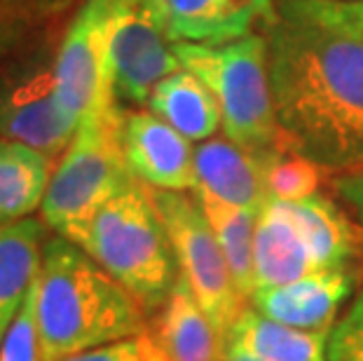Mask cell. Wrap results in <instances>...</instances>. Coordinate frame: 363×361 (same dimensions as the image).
Masks as SVG:
<instances>
[{
  "mask_svg": "<svg viewBox=\"0 0 363 361\" xmlns=\"http://www.w3.org/2000/svg\"><path fill=\"white\" fill-rule=\"evenodd\" d=\"M333 188L363 228V165L350 172H340L333 181Z\"/></svg>",
  "mask_w": 363,
  "mask_h": 361,
  "instance_id": "obj_28",
  "label": "cell"
},
{
  "mask_svg": "<svg viewBox=\"0 0 363 361\" xmlns=\"http://www.w3.org/2000/svg\"><path fill=\"white\" fill-rule=\"evenodd\" d=\"M59 361H145V352H143L141 335H138V338H129V340L104 345V348L78 352V355L64 357Z\"/></svg>",
  "mask_w": 363,
  "mask_h": 361,
  "instance_id": "obj_27",
  "label": "cell"
},
{
  "mask_svg": "<svg viewBox=\"0 0 363 361\" xmlns=\"http://www.w3.org/2000/svg\"><path fill=\"white\" fill-rule=\"evenodd\" d=\"M328 333L286 326L246 305L230 326L225 345H235L260 361H326Z\"/></svg>",
  "mask_w": 363,
  "mask_h": 361,
  "instance_id": "obj_18",
  "label": "cell"
},
{
  "mask_svg": "<svg viewBox=\"0 0 363 361\" xmlns=\"http://www.w3.org/2000/svg\"><path fill=\"white\" fill-rule=\"evenodd\" d=\"M71 0H0V21H35L64 10Z\"/></svg>",
  "mask_w": 363,
  "mask_h": 361,
  "instance_id": "obj_26",
  "label": "cell"
},
{
  "mask_svg": "<svg viewBox=\"0 0 363 361\" xmlns=\"http://www.w3.org/2000/svg\"><path fill=\"white\" fill-rule=\"evenodd\" d=\"M284 216L293 223L305 247L310 249L316 270H347L357 253V242L345 213L321 195L296 202L274 199Z\"/></svg>",
  "mask_w": 363,
  "mask_h": 361,
  "instance_id": "obj_17",
  "label": "cell"
},
{
  "mask_svg": "<svg viewBox=\"0 0 363 361\" xmlns=\"http://www.w3.org/2000/svg\"><path fill=\"white\" fill-rule=\"evenodd\" d=\"M279 14L307 19L337 33L363 35V0H281Z\"/></svg>",
  "mask_w": 363,
  "mask_h": 361,
  "instance_id": "obj_23",
  "label": "cell"
},
{
  "mask_svg": "<svg viewBox=\"0 0 363 361\" xmlns=\"http://www.w3.org/2000/svg\"><path fill=\"white\" fill-rule=\"evenodd\" d=\"M43 233V223L30 216L0 223V343L40 272Z\"/></svg>",
  "mask_w": 363,
  "mask_h": 361,
  "instance_id": "obj_16",
  "label": "cell"
},
{
  "mask_svg": "<svg viewBox=\"0 0 363 361\" xmlns=\"http://www.w3.org/2000/svg\"><path fill=\"white\" fill-rule=\"evenodd\" d=\"M197 188L228 204L260 213L269 193L265 186V162L239 148L230 139L202 141L195 148Z\"/></svg>",
  "mask_w": 363,
  "mask_h": 361,
  "instance_id": "obj_13",
  "label": "cell"
},
{
  "mask_svg": "<svg viewBox=\"0 0 363 361\" xmlns=\"http://www.w3.org/2000/svg\"><path fill=\"white\" fill-rule=\"evenodd\" d=\"M38 277L30 287L19 314L7 328L0 343V361H43L40 326H38V305H35Z\"/></svg>",
  "mask_w": 363,
  "mask_h": 361,
  "instance_id": "obj_24",
  "label": "cell"
},
{
  "mask_svg": "<svg viewBox=\"0 0 363 361\" xmlns=\"http://www.w3.org/2000/svg\"><path fill=\"white\" fill-rule=\"evenodd\" d=\"M125 120L113 80L106 82L52 172L43 218L57 235L66 237L134 179L125 160Z\"/></svg>",
  "mask_w": 363,
  "mask_h": 361,
  "instance_id": "obj_5",
  "label": "cell"
},
{
  "mask_svg": "<svg viewBox=\"0 0 363 361\" xmlns=\"http://www.w3.org/2000/svg\"><path fill=\"white\" fill-rule=\"evenodd\" d=\"M174 43L220 45L249 35L272 14V0H162Z\"/></svg>",
  "mask_w": 363,
  "mask_h": 361,
  "instance_id": "obj_14",
  "label": "cell"
},
{
  "mask_svg": "<svg viewBox=\"0 0 363 361\" xmlns=\"http://www.w3.org/2000/svg\"><path fill=\"white\" fill-rule=\"evenodd\" d=\"M181 68L197 75L218 101L225 139L262 162L291 150L274 111L267 43L244 35L220 45L176 43Z\"/></svg>",
  "mask_w": 363,
  "mask_h": 361,
  "instance_id": "obj_4",
  "label": "cell"
},
{
  "mask_svg": "<svg viewBox=\"0 0 363 361\" xmlns=\"http://www.w3.org/2000/svg\"><path fill=\"white\" fill-rule=\"evenodd\" d=\"M152 199L172 240L179 274L188 282L197 303L211 319L216 331L225 335L249 301L239 294L233 272L213 228L195 193L152 190Z\"/></svg>",
  "mask_w": 363,
  "mask_h": 361,
  "instance_id": "obj_6",
  "label": "cell"
},
{
  "mask_svg": "<svg viewBox=\"0 0 363 361\" xmlns=\"http://www.w3.org/2000/svg\"><path fill=\"white\" fill-rule=\"evenodd\" d=\"M265 186L272 199L296 202L316 195L319 188V167L296 150H286L265 162Z\"/></svg>",
  "mask_w": 363,
  "mask_h": 361,
  "instance_id": "obj_22",
  "label": "cell"
},
{
  "mask_svg": "<svg viewBox=\"0 0 363 361\" xmlns=\"http://www.w3.org/2000/svg\"><path fill=\"white\" fill-rule=\"evenodd\" d=\"M223 361H260L256 357H251L249 352L235 348V345H225V352H223Z\"/></svg>",
  "mask_w": 363,
  "mask_h": 361,
  "instance_id": "obj_29",
  "label": "cell"
},
{
  "mask_svg": "<svg viewBox=\"0 0 363 361\" xmlns=\"http://www.w3.org/2000/svg\"><path fill=\"white\" fill-rule=\"evenodd\" d=\"M352 291L350 270H319L284 287L258 289L249 305L286 326L328 333Z\"/></svg>",
  "mask_w": 363,
  "mask_h": 361,
  "instance_id": "obj_11",
  "label": "cell"
},
{
  "mask_svg": "<svg viewBox=\"0 0 363 361\" xmlns=\"http://www.w3.org/2000/svg\"><path fill=\"white\" fill-rule=\"evenodd\" d=\"M35 305L43 361H59L148 331V314L136 298L64 235L45 242Z\"/></svg>",
  "mask_w": 363,
  "mask_h": 361,
  "instance_id": "obj_2",
  "label": "cell"
},
{
  "mask_svg": "<svg viewBox=\"0 0 363 361\" xmlns=\"http://www.w3.org/2000/svg\"><path fill=\"white\" fill-rule=\"evenodd\" d=\"M148 333L167 361H223L225 352L223 335L181 274L164 305L152 314Z\"/></svg>",
  "mask_w": 363,
  "mask_h": 361,
  "instance_id": "obj_12",
  "label": "cell"
},
{
  "mask_svg": "<svg viewBox=\"0 0 363 361\" xmlns=\"http://www.w3.org/2000/svg\"><path fill=\"white\" fill-rule=\"evenodd\" d=\"M118 279L152 317L179 279L172 240L148 186L131 179L66 235Z\"/></svg>",
  "mask_w": 363,
  "mask_h": 361,
  "instance_id": "obj_3",
  "label": "cell"
},
{
  "mask_svg": "<svg viewBox=\"0 0 363 361\" xmlns=\"http://www.w3.org/2000/svg\"><path fill=\"white\" fill-rule=\"evenodd\" d=\"M52 157L12 139H0V223L43 209L52 181Z\"/></svg>",
  "mask_w": 363,
  "mask_h": 361,
  "instance_id": "obj_20",
  "label": "cell"
},
{
  "mask_svg": "<svg viewBox=\"0 0 363 361\" xmlns=\"http://www.w3.org/2000/svg\"><path fill=\"white\" fill-rule=\"evenodd\" d=\"M129 0H84L52 64L61 106L75 120L113 80L111 45Z\"/></svg>",
  "mask_w": 363,
  "mask_h": 361,
  "instance_id": "obj_7",
  "label": "cell"
},
{
  "mask_svg": "<svg viewBox=\"0 0 363 361\" xmlns=\"http://www.w3.org/2000/svg\"><path fill=\"white\" fill-rule=\"evenodd\" d=\"M213 235L225 256L235 284L246 301L256 294V265H253V244H256V221L258 213L246 211L242 206L228 204L206 190H195Z\"/></svg>",
  "mask_w": 363,
  "mask_h": 361,
  "instance_id": "obj_21",
  "label": "cell"
},
{
  "mask_svg": "<svg viewBox=\"0 0 363 361\" xmlns=\"http://www.w3.org/2000/svg\"><path fill=\"white\" fill-rule=\"evenodd\" d=\"M326 361H363V289L330 328Z\"/></svg>",
  "mask_w": 363,
  "mask_h": 361,
  "instance_id": "obj_25",
  "label": "cell"
},
{
  "mask_svg": "<svg viewBox=\"0 0 363 361\" xmlns=\"http://www.w3.org/2000/svg\"><path fill=\"white\" fill-rule=\"evenodd\" d=\"M115 94L129 104H148L167 75L181 71L176 43L162 0H129L111 45Z\"/></svg>",
  "mask_w": 363,
  "mask_h": 361,
  "instance_id": "obj_8",
  "label": "cell"
},
{
  "mask_svg": "<svg viewBox=\"0 0 363 361\" xmlns=\"http://www.w3.org/2000/svg\"><path fill=\"white\" fill-rule=\"evenodd\" d=\"M274 111L291 150L319 169L363 165V35L277 14L267 43Z\"/></svg>",
  "mask_w": 363,
  "mask_h": 361,
  "instance_id": "obj_1",
  "label": "cell"
},
{
  "mask_svg": "<svg viewBox=\"0 0 363 361\" xmlns=\"http://www.w3.org/2000/svg\"><path fill=\"white\" fill-rule=\"evenodd\" d=\"M253 265H256V291L269 287H284L307 274L319 272L303 237L284 216L272 197L262 206L256 221V244H253Z\"/></svg>",
  "mask_w": 363,
  "mask_h": 361,
  "instance_id": "obj_15",
  "label": "cell"
},
{
  "mask_svg": "<svg viewBox=\"0 0 363 361\" xmlns=\"http://www.w3.org/2000/svg\"><path fill=\"white\" fill-rule=\"evenodd\" d=\"M78 125L59 101L52 68L30 66L0 89V139L54 157L68 148Z\"/></svg>",
  "mask_w": 363,
  "mask_h": 361,
  "instance_id": "obj_9",
  "label": "cell"
},
{
  "mask_svg": "<svg viewBox=\"0 0 363 361\" xmlns=\"http://www.w3.org/2000/svg\"><path fill=\"white\" fill-rule=\"evenodd\" d=\"M125 160L131 176L152 190H197L192 141L150 111L127 115Z\"/></svg>",
  "mask_w": 363,
  "mask_h": 361,
  "instance_id": "obj_10",
  "label": "cell"
},
{
  "mask_svg": "<svg viewBox=\"0 0 363 361\" xmlns=\"http://www.w3.org/2000/svg\"><path fill=\"white\" fill-rule=\"evenodd\" d=\"M148 109L190 141L211 139L223 127L213 91L185 68L157 82L148 99Z\"/></svg>",
  "mask_w": 363,
  "mask_h": 361,
  "instance_id": "obj_19",
  "label": "cell"
}]
</instances>
